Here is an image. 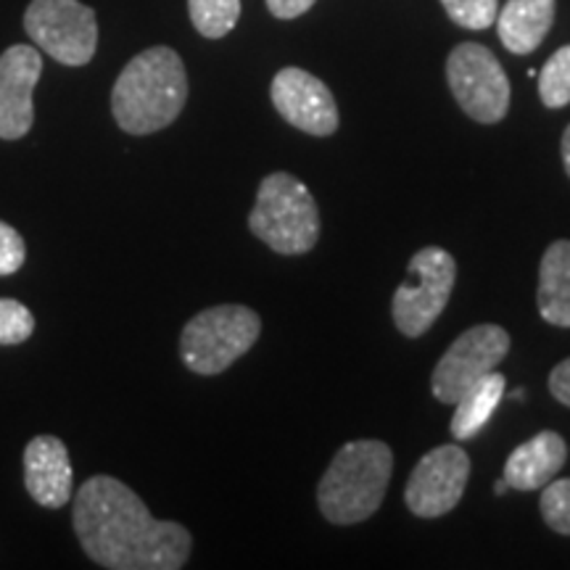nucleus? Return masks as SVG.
<instances>
[{"instance_id": "obj_1", "label": "nucleus", "mask_w": 570, "mask_h": 570, "mask_svg": "<svg viewBox=\"0 0 570 570\" xmlns=\"http://www.w3.org/2000/svg\"><path fill=\"white\" fill-rule=\"evenodd\" d=\"M75 531L85 554L109 570H180L190 531L156 520L142 499L111 475H92L75 497Z\"/></svg>"}, {"instance_id": "obj_2", "label": "nucleus", "mask_w": 570, "mask_h": 570, "mask_svg": "<svg viewBox=\"0 0 570 570\" xmlns=\"http://www.w3.org/2000/svg\"><path fill=\"white\" fill-rule=\"evenodd\" d=\"M188 75L173 48L154 46L135 56L111 90V111L127 135H151L180 117Z\"/></svg>"}, {"instance_id": "obj_3", "label": "nucleus", "mask_w": 570, "mask_h": 570, "mask_svg": "<svg viewBox=\"0 0 570 570\" xmlns=\"http://www.w3.org/2000/svg\"><path fill=\"white\" fill-rule=\"evenodd\" d=\"M394 454L383 441L362 439L341 446L317 487L323 518L336 525H354L373 518L386 497Z\"/></svg>"}, {"instance_id": "obj_4", "label": "nucleus", "mask_w": 570, "mask_h": 570, "mask_svg": "<svg viewBox=\"0 0 570 570\" xmlns=\"http://www.w3.org/2000/svg\"><path fill=\"white\" fill-rule=\"evenodd\" d=\"M248 227L262 244L283 256L312 252L320 238V209L315 196L288 173L267 175L259 185Z\"/></svg>"}, {"instance_id": "obj_5", "label": "nucleus", "mask_w": 570, "mask_h": 570, "mask_svg": "<svg viewBox=\"0 0 570 570\" xmlns=\"http://www.w3.org/2000/svg\"><path fill=\"white\" fill-rule=\"evenodd\" d=\"M259 333L262 320L248 306H209L183 327L180 356L198 375H219L259 341Z\"/></svg>"}, {"instance_id": "obj_6", "label": "nucleus", "mask_w": 570, "mask_h": 570, "mask_svg": "<svg viewBox=\"0 0 570 570\" xmlns=\"http://www.w3.org/2000/svg\"><path fill=\"white\" fill-rule=\"evenodd\" d=\"M458 265L446 248L425 246L410 259V277L396 288L391 315L407 338H417L436 323L452 296Z\"/></svg>"}, {"instance_id": "obj_7", "label": "nucleus", "mask_w": 570, "mask_h": 570, "mask_svg": "<svg viewBox=\"0 0 570 570\" xmlns=\"http://www.w3.org/2000/svg\"><path fill=\"white\" fill-rule=\"evenodd\" d=\"M32 42L63 67H85L96 56V11L80 0H32L24 13Z\"/></svg>"}, {"instance_id": "obj_8", "label": "nucleus", "mask_w": 570, "mask_h": 570, "mask_svg": "<svg viewBox=\"0 0 570 570\" xmlns=\"http://www.w3.org/2000/svg\"><path fill=\"white\" fill-rule=\"evenodd\" d=\"M446 80L460 109L481 125H497L508 117L510 80L502 63L479 42H462L449 53Z\"/></svg>"}, {"instance_id": "obj_9", "label": "nucleus", "mask_w": 570, "mask_h": 570, "mask_svg": "<svg viewBox=\"0 0 570 570\" xmlns=\"http://www.w3.org/2000/svg\"><path fill=\"white\" fill-rule=\"evenodd\" d=\"M510 352V333L499 325H475L454 341L433 370L431 389L441 404H454L470 386L491 375Z\"/></svg>"}, {"instance_id": "obj_10", "label": "nucleus", "mask_w": 570, "mask_h": 570, "mask_svg": "<svg viewBox=\"0 0 570 570\" xmlns=\"http://www.w3.org/2000/svg\"><path fill=\"white\" fill-rule=\"evenodd\" d=\"M470 479L465 449L446 444L428 452L412 470L404 502L417 518H441L458 508Z\"/></svg>"}, {"instance_id": "obj_11", "label": "nucleus", "mask_w": 570, "mask_h": 570, "mask_svg": "<svg viewBox=\"0 0 570 570\" xmlns=\"http://www.w3.org/2000/svg\"><path fill=\"white\" fill-rule=\"evenodd\" d=\"M273 104L281 117L296 130L327 138L338 130V106L331 88L309 71L285 67L273 80Z\"/></svg>"}, {"instance_id": "obj_12", "label": "nucleus", "mask_w": 570, "mask_h": 570, "mask_svg": "<svg viewBox=\"0 0 570 570\" xmlns=\"http://www.w3.org/2000/svg\"><path fill=\"white\" fill-rule=\"evenodd\" d=\"M42 75V56L32 46L0 53V140H19L32 130V92Z\"/></svg>"}, {"instance_id": "obj_13", "label": "nucleus", "mask_w": 570, "mask_h": 570, "mask_svg": "<svg viewBox=\"0 0 570 570\" xmlns=\"http://www.w3.org/2000/svg\"><path fill=\"white\" fill-rule=\"evenodd\" d=\"M71 462L61 439L35 436L24 449V487L35 502L59 510L71 499Z\"/></svg>"}, {"instance_id": "obj_14", "label": "nucleus", "mask_w": 570, "mask_h": 570, "mask_svg": "<svg viewBox=\"0 0 570 570\" xmlns=\"http://www.w3.org/2000/svg\"><path fill=\"white\" fill-rule=\"evenodd\" d=\"M566 460L568 446L560 433L541 431L510 454L502 479L515 491H537L560 473Z\"/></svg>"}, {"instance_id": "obj_15", "label": "nucleus", "mask_w": 570, "mask_h": 570, "mask_svg": "<svg viewBox=\"0 0 570 570\" xmlns=\"http://www.w3.org/2000/svg\"><path fill=\"white\" fill-rule=\"evenodd\" d=\"M554 21V0H510L497 13V32L510 53H533Z\"/></svg>"}, {"instance_id": "obj_16", "label": "nucleus", "mask_w": 570, "mask_h": 570, "mask_svg": "<svg viewBox=\"0 0 570 570\" xmlns=\"http://www.w3.org/2000/svg\"><path fill=\"white\" fill-rule=\"evenodd\" d=\"M539 315L554 327H570V240H554L541 256Z\"/></svg>"}, {"instance_id": "obj_17", "label": "nucleus", "mask_w": 570, "mask_h": 570, "mask_svg": "<svg viewBox=\"0 0 570 570\" xmlns=\"http://www.w3.org/2000/svg\"><path fill=\"white\" fill-rule=\"evenodd\" d=\"M504 389H508V381L499 373L481 377L475 386H470L465 394L454 402L458 412H454L452 417V436L460 441L479 436L481 428L489 423L491 415H494L497 404L502 402Z\"/></svg>"}, {"instance_id": "obj_18", "label": "nucleus", "mask_w": 570, "mask_h": 570, "mask_svg": "<svg viewBox=\"0 0 570 570\" xmlns=\"http://www.w3.org/2000/svg\"><path fill=\"white\" fill-rule=\"evenodd\" d=\"M188 11L196 32L209 40H219L238 24L240 0H188Z\"/></svg>"}, {"instance_id": "obj_19", "label": "nucleus", "mask_w": 570, "mask_h": 570, "mask_svg": "<svg viewBox=\"0 0 570 570\" xmlns=\"http://www.w3.org/2000/svg\"><path fill=\"white\" fill-rule=\"evenodd\" d=\"M539 96L547 109H562L570 104V46L554 51L539 71Z\"/></svg>"}, {"instance_id": "obj_20", "label": "nucleus", "mask_w": 570, "mask_h": 570, "mask_svg": "<svg viewBox=\"0 0 570 570\" xmlns=\"http://www.w3.org/2000/svg\"><path fill=\"white\" fill-rule=\"evenodd\" d=\"M539 508L541 515H544V523L554 533L570 537V479L547 483L544 494L539 499Z\"/></svg>"}, {"instance_id": "obj_21", "label": "nucleus", "mask_w": 570, "mask_h": 570, "mask_svg": "<svg viewBox=\"0 0 570 570\" xmlns=\"http://www.w3.org/2000/svg\"><path fill=\"white\" fill-rule=\"evenodd\" d=\"M35 333V317L17 298H0V346H19Z\"/></svg>"}, {"instance_id": "obj_22", "label": "nucleus", "mask_w": 570, "mask_h": 570, "mask_svg": "<svg viewBox=\"0 0 570 570\" xmlns=\"http://www.w3.org/2000/svg\"><path fill=\"white\" fill-rule=\"evenodd\" d=\"M454 24L465 30H487L497 21V0H441Z\"/></svg>"}, {"instance_id": "obj_23", "label": "nucleus", "mask_w": 570, "mask_h": 570, "mask_svg": "<svg viewBox=\"0 0 570 570\" xmlns=\"http://www.w3.org/2000/svg\"><path fill=\"white\" fill-rule=\"evenodd\" d=\"M27 259L24 238L11 225L0 223V277L13 275Z\"/></svg>"}, {"instance_id": "obj_24", "label": "nucleus", "mask_w": 570, "mask_h": 570, "mask_svg": "<svg viewBox=\"0 0 570 570\" xmlns=\"http://www.w3.org/2000/svg\"><path fill=\"white\" fill-rule=\"evenodd\" d=\"M550 391L560 404L570 407V356L568 360H562L560 365L550 373Z\"/></svg>"}, {"instance_id": "obj_25", "label": "nucleus", "mask_w": 570, "mask_h": 570, "mask_svg": "<svg viewBox=\"0 0 570 570\" xmlns=\"http://www.w3.org/2000/svg\"><path fill=\"white\" fill-rule=\"evenodd\" d=\"M317 0H267V9L277 19H296L315 6Z\"/></svg>"}, {"instance_id": "obj_26", "label": "nucleus", "mask_w": 570, "mask_h": 570, "mask_svg": "<svg viewBox=\"0 0 570 570\" xmlns=\"http://www.w3.org/2000/svg\"><path fill=\"white\" fill-rule=\"evenodd\" d=\"M562 164H566V173L570 177V125L568 130L562 132Z\"/></svg>"}, {"instance_id": "obj_27", "label": "nucleus", "mask_w": 570, "mask_h": 570, "mask_svg": "<svg viewBox=\"0 0 570 570\" xmlns=\"http://www.w3.org/2000/svg\"><path fill=\"white\" fill-rule=\"evenodd\" d=\"M510 487H508V481H504V479H499L497 481V487H494V491H497V497H502L504 494V491H508Z\"/></svg>"}]
</instances>
